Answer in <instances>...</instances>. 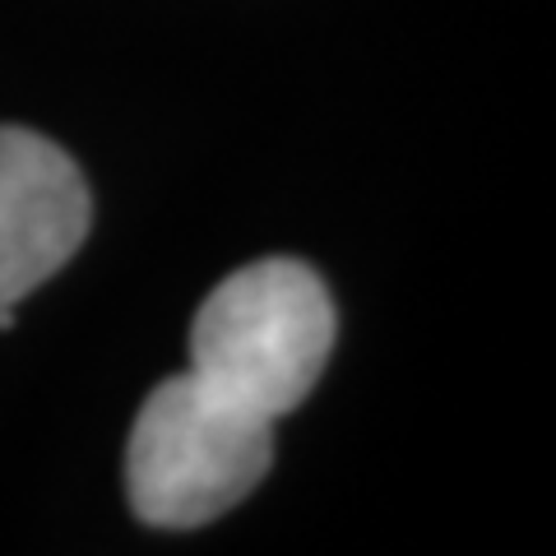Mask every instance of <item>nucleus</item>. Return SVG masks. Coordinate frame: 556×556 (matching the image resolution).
<instances>
[{"label": "nucleus", "instance_id": "nucleus-1", "mask_svg": "<svg viewBox=\"0 0 556 556\" xmlns=\"http://www.w3.org/2000/svg\"><path fill=\"white\" fill-rule=\"evenodd\" d=\"M334 302L320 274L274 255L228 274L190 325V371L223 399L278 422L316 390L334 353Z\"/></svg>", "mask_w": 556, "mask_h": 556}, {"label": "nucleus", "instance_id": "nucleus-2", "mask_svg": "<svg viewBox=\"0 0 556 556\" xmlns=\"http://www.w3.org/2000/svg\"><path fill=\"white\" fill-rule=\"evenodd\" d=\"M274 459V422L208 390L195 371L144 399L126 445V496L153 529H200L255 492Z\"/></svg>", "mask_w": 556, "mask_h": 556}, {"label": "nucleus", "instance_id": "nucleus-3", "mask_svg": "<svg viewBox=\"0 0 556 556\" xmlns=\"http://www.w3.org/2000/svg\"><path fill=\"white\" fill-rule=\"evenodd\" d=\"M93 200L75 159L24 126H0V306L47 283L84 247Z\"/></svg>", "mask_w": 556, "mask_h": 556}]
</instances>
